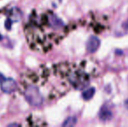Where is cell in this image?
Returning a JSON list of instances; mask_svg holds the SVG:
<instances>
[{"mask_svg": "<svg viewBox=\"0 0 128 127\" xmlns=\"http://www.w3.org/2000/svg\"><path fill=\"white\" fill-rule=\"evenodd\" d=\"M2 38H3V37H2V35H1V34H0V41L2 40Z\"/></svg>", "mask_w": 128, "mask_h": 127, "instance_id": "4fadbf2b", "label": "cell"}, {"mask_svg": "<svg viewBox=\"0 0 128 127\" xmlns=\"http://www.w3.org/2000/svg\"><path fill=\"white\" fill-rule=\"evenodd\" d=\"M112 118V111L109 109V107H107L106 105H104L100 112V119L102 121H109Z\"/></svg>", "mask_w": 128, "mask_h": 127, "instance_id": "8992f818", "label": "cell"}, {"mask_svg": "<svg viewBox=\"0 0 128 127\" xmlns=\"http://www.w3.org/2000/svg\"><path fill=\"white\" fill-rule=\"evenodd\" d=\"M1 84V90L5 93H12L18 88L16 81L12 78H5Z\"/></svg>", "mask_w": 128, "mask_h": 127, "instance_id": "277c9868", "label": "cell"}, {"mask_svg": "<svg viewBox=\"0 0 128 127\" xmlns=\"http://www.w3.org/2000/svg\"><path fill=\"white\" fill-rule=\"evenodd\" d=\"M76 122H77L76 118L70 117V118H68V119H66L64 123H63V126H75Z\"/></svg>", "mask_w": 128, "mask_h": 127, "instance_id": "ba28073f", "label": "cell"}, {"mask_svg": "<svg viewBox=\"0 0 128 127\" xmlns=\"http://www.w3.org/2000/svg\"><path fill=\"white\" fill-rule=\"evenodd\" d=\"M66 32L64 24L52 11L30 15L24 26V34L29 46L34 51L47 52L64 37Z\"/></svg>", "mask_w": 128, "mask_h": 127, "instance_id": "6da1fadb", "label": "cell"}, {"mask_svg": "<svg viewBox=\"0 0 128 127\" xmlns=\"http://www.w3.org/2000/svg\"><path fill=\"white\" fill-rule=\"evenodd\" d=\"M48 77V70L37 72H27L22 76L21 91L26 101L32 106L40 107L44 101V98L41 92V86L46 83Z\"/></svg>", "mask_w": 128, "mask_h": 127, "instance_id": "3957f363", "label": "cell"}, {"mask_svg": "<svg viewBox=\"0 0 128 127\" xmlns=\"http://www.w3.org/2000/svg\"><path fill=\"white\" fill-rule=\"evenodd\" d=\"M56 71L59 74L64 81L75 89H83L86 86L92 77H93L96 68L92 64H88L86 61L77 64H58L53 65Z\"/></svg>", "mask_w": 128, "mask_h": 127, "instance_id": "7a4b0ae2", "label": "cell"}, {"mask_svg": "<svg viewBox=\"0 0 128 127\" xmlns=\"http://www.w3.org/2000/svg\"><path fill=\"white\" fill-rule=\"evenodd\" d=\"M4 79H5V77L4 76L2 73H0V83H2V82H3Z\"/></svg>", "mask_w": 128, "mask_h": 127, "instance_id": "30bf717a", "label": "cell"}, {"mask_svg": "<svg viewBox=\"0 0 128 127\" xmlns=\"http://www.w3.org/2000/svg\"><path fill=\"white\" fill-rule=\"evenodd\" d=\"M95 94V88L94 87H91V88L86 90L82 93V97L84 100H90Z\"/></svg>", "mask_w": 128, "mask_h": 127, "instance_id": "52a82bcc", "label": "cell"}, {"mask_svg": "<svg viewBox=\"0 0 128 127\" xmlns=\"http://www.w3.org/2000/svg\"><path fill=\"white\" fill-rule=\"evenodd\" d=\"M124 28H126V29H128V20L126 21V22H125V24H123Z\"/></svg>", "mask_w": 128, "mask_h": 127, "instance_id": "8fae6325", "label": "cell"}, {"mask_svg": "<svg viewBox=\"0 0 128 127\" xmlns=\"http://www.w3.org/2000/svg\"><path fill=\"white\" fill-rule=\"evenodd\" d=\"M12 22L10 21V19H7L6 22H5V28L7 30H10V27H12Z\"/></svg>", "mask_w": 128, "mask_h": 127, "instance_id": "9c48e42d", "label": "cell"}, {"mask_svg": "<svg viewBox=\"0 0 128 127\" xmlns=\"http://www.w3.org/2000/svg\"><path fill=\"white\" fill-rule=\"evenodd\" d=\"M100 45V41L98 37H91L87 41L86 44V49L90 53H93L98 49Z\"/></svg>", "mask_w": 128, "mask_h": 127, "instance_id": "5b68a950", "label": "cell"}, {"mask_svg": "<svg viewBox=\"0 0 128 127\" xmlns=\"http://www.w3.org/2000/svg\"><path fill=\"white\" fill-rule=\"evenodd\" d=\"M125 106H126V108L127 110H128V98L125 101Z\"/></svg>", "mask_w": 128, "mask_h": 127, "instance_id": "7c38bea8", "label": "cell"}]
</instances>
